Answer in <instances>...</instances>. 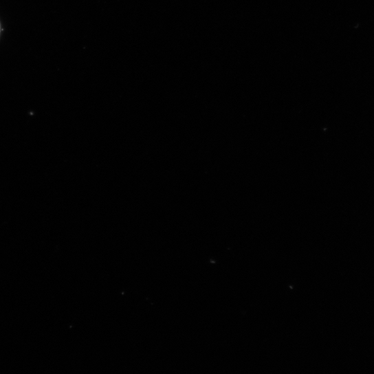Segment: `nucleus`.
I'll list each match as a JSON object with an SVG mask.
<instances>
[{"label":"nucleus","instance_id":"1","mask_svg":"<svg viewBox=\"0 0 374 374\" xmlns=\"http://www.w3.org/2000/svg\"><path fill=\"white\" fill-rule=\"evenodd\" d=\"M0 34H1V24H0Z\"/></svg>","mask_w":374,"mask_h":374}]
</instances>
